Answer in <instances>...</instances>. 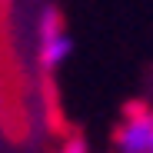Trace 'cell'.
I'll use <instances>...</instances> for the list:
<instances>
[{"mask_svg": "<svg viewBox=\"0 0 153 153\" xmlns=\"http://www.w3.org/2000/svg\"><path fill=\"white\" fill-rule=\"evenodd\" d=\"M57 153H87V143H83L80 137H70V140H67Z\"/></svg>", "mask_w": 153, "mask_h": 153, "instance_id": "obj_3", "label": "cell"}, {"mask_svg": "<svg viewBox=\"0 0 153 153\" xmlns=\"http://www.w3.org/2000/svg\"><path fill=\"white\" fill-rule=\"evenodd\" d=\"M73 53V37L67 30V23L60 20L57 10H43L40 17V30H37V60L47 73L60 70Z\"/></svg>", "mask_w": 153, "mask_h": 153, "instance_id": "obj_1", "label": "cell"}, {"mask_svg": "<svg viewBox=\"0 0 153 153\" xmlns=\"http://www.w3.org/2000/svg\"><path fill=\"white\" fill-rule=\"evenodd\" d=\"M150 150H153V107L140 103L120 117L113 130V153H150Z\"/></svg>", "mask_w": 153, "mask_h": 153, "instance_id": "obj_2", "label": "cell"}, {"mask_svg": "<svg viewBox=\"0 0 153 153\" xmlns=\"http://www.w3.org/2000/svg\"><path fill=\"white\" fill-rule=\"evenodd\" d=\"M150 153H153V150H150Z\"/></svg>", "mask_w": 153, "mask_h": 153, "instance_id": "obj_4", "label": "cell"}]
</instances>
